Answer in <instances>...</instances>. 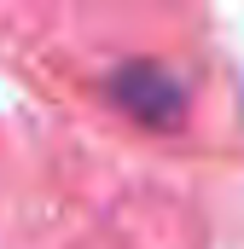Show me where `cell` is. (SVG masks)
<instances>
[{
  "label": "cell",
  "mask_w": 244,
  "mask_h": 249,
  "mask_svg": "<svg viewBox=\"0 0 244 249\" xmlns=\"http://www.w3.org/2000/svg\"><path fill=\"white\" fill-rule=\"evenodd\" d=\"M117 99L128 110H140L145 122H169L181 110V81L163 75V70H151V64H128L117 75Z\"/></svg>",
  "instance_id": "obj_1"
}]
</instances>
